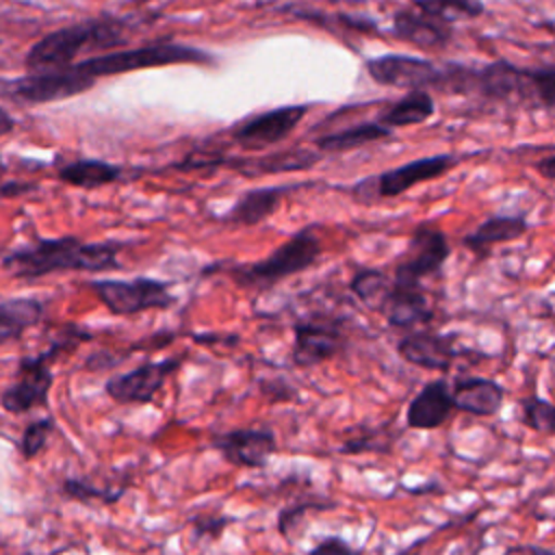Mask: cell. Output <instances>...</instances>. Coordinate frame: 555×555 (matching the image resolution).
Returning <instances> with one entry per match:
<instances>
[{"instance_id":"1","label":"cell","mask_w":555,"mask_h":555,"mask_svg":"<svg viewBox=\"0 0 555 555\" xmlns=\"http://www.w3.org/2000/svg\"><path fill=\"white\" fill-rule=\"evenodd\" d=\"M121 245L113 241L87 243L78 236L35 238V243L17 247L2 258V267L17 280H39L61 271L102 273L119 269Z\"/></svg>"},{"instance_id":"2","label":"cell","mask_w":555,"mask_h":555,"mask_svg":"<svg viewBox=\"0 0 555 555\" xmlns=\"http://www.w3.org/2000/svg\"><path fill=\"white\" fill-rule=\"evenodd\" d=\"M126 43L124 22L115 17L87 20L56 28L37 39L24 59L28 72L63 69L76 63L80 52H104Z\"/></svg>"},{"instance_id":"3","label":"cell","mask_w":555,"mask_h":555,"mask_svg":"<svg viewBox=\"0 0 555 555\" xmlns=\"http://www.w3.org/2000/svg\"><path fill=\"white\" fill-rule=\"evenodd\" d=\"M85 340H91V334L76 323H67L41 353L20 358L15 379L0 392V405L11 414H26L35 408L48 405L54 382L52 362Z\"/></svg>"},{"instance_id":"4","label":"cell","mask_w":555,"mask_h":555,"mask_svg":"<svg viewBox=\"0 0 555 555\" xmlns=\"http://www.w3.org/2000/svg\"><path fill=\"white\" fill-rule=\"evenodd\" d=\"M319 258H321V241L314 228L308 225L295 232L280 247H275L267 258L249 264H234L228 269V273L236 286L262 293L295 273L310 269Z\"/></svg>"},{"instance_id":"5","label":"cell","mask_w":555,"mask_h":555,"mask_svg":"<svg viewBox=\"0 0 555 555\" xmlns=\"http://www.w3.org/2000/svg\"><path fill=\"white\" fill-rule=\"evenodd\" d=\"M212 61L215 59L199 48L173 43V41H165V43L160 41V43H150V46H141V48H132V50H115V52L87 56L72 65L78 72L98 80L102 76H117V74H128V72L147 69V67L180 65V63L208 65Z\"/></svg>"},{"instance_id":"6","label":"cell","mask_w":555,"mask_h":555,"mask_svg":"<svg viewBox=\"0 0 555 555\" xmlns=\"http://www.w3.org/2000/svg\"><path fill=\"white\" fill-rule=\"evenodd\" d=\"M87 286L115 317H132L145 310H167L176 304V297L169 288L171 282L145 275L132 280L102 278L91 280Z\"/></svg>"},{"instance_id":"7","label":"cell","mask_w":555,"mask_h":555,"mask_svg":"<svg viewBox=\"0 0 555 555\" xmlns=\"http://www.w3.org/2000/svg\"><path fill=\"white\" fill-rule=\"evenodd\" d=\"M95 78L78 72L74 65L63 69L28 72L17 78L0 80V95L17 104H50L69 100L93 89Z\"/></svg>"},{"instance_id":"8","label":"cell","mask_w":555,"mask_h":555,"mask_svg":"<svg viewBox=\"0 0 555 555\" xmlns=\"http://www.w3.org/2000/svg\"><path fill=\"white\" fill-rule=\"evenodd\" d=\"M449 256L451 245L447 234L431 223H423L412 232L403 256L395 264L392 282L399 286H421L425 278L444 267Z\"/></svg>"},{"instance_id":"9","label":"cell","mask_w":555,"mask_h":555,"mask_svg":"<svg viewBox=\"0 0 555 555\" xmlns=\"http://www.w3.org/2000/svg\"><path fill=\"white\" fill-rule=\"evenodd\" d=\"M182 356L139 364L126 373H115L104 382V392L119 405H147L165 386L167 377L182 366Z\"/></svg>"},{"instance_id":"10","label":"cell","mask_w":555,"mask_h":555,"mask_svg":"<svg viewBox=\"0 0 555 555\" xmlns=\"http://www.w3.org/2000/svg\"><path fill=\"white\" fill-rule=\"evenodd\" d=\"M369 76L382 87L395 89H444V67L434 65L421 56L382 54L366 61Z\"/></svg>"},{"instance_id":"11","label":"cell","mask_w":555,"mask_h":555,"mask_svg":"<svg viewBox=\"0 0 555 555\" xmlns=\"http://www.w3.org/2000/svg\"><path fill=\"white\" fill-rule=\"evenodd\" d=\"M293 351L291 360L299 369H310L336 358L345 345V332L340 319L312 317L293 323Z\"/></svg>"},{"instance_id":"12","label":"cell","mask_w":555,"mask_h":555,"mask_svg":"<svg viewBox=\"0 0 555 555\" xmlns=\"http://www.w3.org/2000/svg\"><path fill=\"white\" fill-rule=\"evenodd\" d=\"M212 449L230 464L241 468H264L278 451L271 427H238L210 438Z\"/></svg>"},{"instance_id":"13","label":"cell","mask_w":555,"mask_h":555,"mask_svg":"<svg viewBox=\"0 0 555 555\" xmlns=\"http://www.w3.org/2000/svg\"><path fill=\"white\" fill-rule=\"evenodd\" d=\"M308 111H310L308 104H288V106L264 111L238 124L232 130V139L236 143L254 145V147L278 143L299 126V121L308 115Z\"/></svg>"},{"instance_id":"14","label":"cell","mask_w":555,"mask_h":555,"mask_svg":"<svg viewBox=\"0 0 555 555\" xmlns=\"http://www.w3.org/2000/svg\"><path fill=\"white\" fill-rule=\"evenodd\" d=\"M399 356L425 371H449L453 360L466 353L453 334H436V332H412L399 338L397 343Z\"/></svg>"},{"instance_id":"15","label":"cell","mask_w":555,"mask_h":555,"mask_svg":"<svg viewBox=\"0 0 555 555\" xmlns=\"http://www.w3.org/2000/svg\"><path fill=\"white\" fill-rule=\"evenodd\" d=\"M453 165H455V158L451 154L425 156V158L399 165L395 169H388V171L366 180V184H373V193L377 197H397L421 182L444 176Z\"/></svg>"},{"instance_id":"16","label":"cell","mask_w":555,"mask_h":555,"mask_svg":"<svg viewBox=\"0 0 555 555\" xmlns=\"http://www.w3.org/2000/svg\"><path fill=\"white\" fill-rule=\"evenodd\" d=\"M453 412L451 386L447 379H429L412 397L405 410V423L412 429H436L449 421Z\"/></svg>"},{"instance_id":"17","label":"cell","mask_w":555,"mask_h":555,"mask_svg":"<svg viewBox=\"0 0 555 555\" xmlns=\"http://www.w3.org/2000/svg\"><path fill=\"white\" fill-rule=\"evenodd\" d=\"M451 399L455 410L468 412L473 416H494L503 405L505 390L499 382L490 377L468 375L460 377L451 386Z\"/></svg>"},{"instance_id":"18","label":"cell","mask_w":555,"mask_h":555,"mask_svg":"<svg viewBox=\"0 0 555 555\" xmlns=\"http://www.w3.org/2000/svg\"><path fill=\"white\" fill-rule=\"evenodd\" d=\"M473 91L488 100H507L514 93H531L529 67H518L507 61H494L481 69H475Z\"/></svg>"},{"instance_id":"19","label":"cell","mask_w":555,"mask_h":555,"mask_svg":"<svg viewBox=\"0 0 555 555\" xmlns=\"http://www.w3.org/2000/svg\"><path fill=\"white\" fill-rule=\"evenodd\" d=\"M392 33L395 37L423 50L444 48L453 37V30L449 24L429 17L418 9L399 11L392 17Z\"/></svg>"},{"instance_id":"20","label":"cell","mask_w":555,"mask_h":555,"mask_svg":"<svg viewBox=\"0 0 555 555\" xmlns=\"http://www.w3.org/2000/svg\"><path fill=\"white\" fill-rule=\"evenodd\" d=\"M379 314H384L392 327L412 330L421 323H429L434 319V308L421 286H399L392 282L390 297Z\"/></svg>"},{"instance_id":"21","label":"cell","mask_w":555,"mask_h":555,"mask_svg":"<svg viewBox=\"0 0 555 555\" xmlns=\"http://www.w3.org/2000/svg\"><path fill=\"white\" fill-rule=\"evenodd\" d=\"M529 230V221L525 215H492L481 221L473 232H468L462 243L477 258L490 254V249L499 243H509L520 238Z\"/></svg>"},{"instance_id":"22","label":"cell","mask_w":555,"mask_h":555,"mask_svg":"<svg viewBox=\"0 0 555 555\" xmlns=\"http://www.w3.org/2000/svg\"><path fill=\"white\" fill-rule=\"evenodd\" d=\"M291 189H293V184L249 189L230 206V210L225 215H221V221L234 223V225H256L278 210L282 197Z\"/></svg>"},{"instance_id":"23","label":"cell","mask_w":555,"mask_h":555,"mask_svg":"<svg viewBox=\"0 0 555 555\" xmlns=\"http://www.w3.org/2000/svg\"><path fill=\"white\" fill-rule=\"evenodd\" d=\"M321 156L308 150H282L275 154H267L260 158H236L225 160L228 167L241 171L243 176H264V173H282V171H301L310 169Z\"/></svg>"},{"instance_id":"24","label":"cell","mask_w":555,"mask_h":555,"mask_svg":"<svg viewBox=\"0 0 555 555\" xmlns=\"http://www.w3.org/2000/svg\"><path fill=\"white\" fill-rule=\"evenodd\" d=\"M56 176L61 182L69 186L91 191V189H100L117 182L121 178V167L100 158H78L59 167Z\"/></svg>"},{"instance_id":"25","label":"cell","mask_w":555,"mask_h":555,"mask_svg":"<svg viewBox=\"0 0 555 555\" xmlns=\"http://www.w3.org/2000/svg\"><path fill=\"white\" fill-rule=\"evenodd\" d=\"M434 98L425 89H412L408 91L401 100L390 104L377 119V124L386 128H405V126H416L427 121L434 115Z\"/></svg>"},{"instance_id":"26","label":"cell","mask_w":555,"mask_h":555,"mask_svg":"<svg viewBox=\"0 0 555 555\" xmlns=\"http://www.w3.org/2000/svg\"><path fill=\"white\" fill-rule=\"evenodd\" d=\"M392 137V130L377 124V121H364V124H358V126H351V128H343V130H336V132H327L323 137H319L314 141V145L321 150V152H345V150H353V147H360V145H366V143H373V141H379V139H390Z\"/></svg>"},{"instance_id":"27","label":"cell","mask_w":555,"mask_h":555,"mask_svg":"<svg viewBox=\"0 0 555 555\" xmlns=\"http://www.w3.org/2000/svg\"><path fill=\"white\" fill-rule=\"evenodd\" d=\"M349 291L373 312H382L384 304L392 291V278H388L382 269H360L349 282Z\"/></svg>"},{"instance_id":"28","label":"cell","mask_w":555,"mask_h":555,"mask_svg":"<svg viewBox=\"0 0 555 555\" xmlns=\"http://www.w3.org/2000/svg\"><path fill=\"white\" fill-rule=\"evenodd\" d=\"M414 9L449 26L460 20L479 17L486 11L479 0H414Z\"/></svg>"},{"instance_id":"29","label":"cell","mask_w":555,"mask_h":555,"mask_svg":"<svg viewBox=\"0 0 555 555\" xmlns=\"http://www.w3.org/2000/svg\"><path fill=\"white\" fill-rule=\"evenodd\" d=\"M46 314V304L35 297H13L0 301V323L13 325L22 332L35 327Z\"/></svg>"},{"instance_id":"30","label":"cell","mask_w":555,"mask_h":555,"mask_svg":"<svg viewBox=\"0 0 555 555\" xmlns=\"http://www.w3.org/2000/svg\"><path fill=\"white\" fill-rule=\"evenodd\" d=\"M63 494L69 496V499H76V501H82V503H91V501H98V503H117L126 488H100V486H93L91 481L87 479H78V477H67L61 486Z\"/></svg>"},{"instance_id":"31","label":"cell","mask_w":555,"mask_h":555,"mask_svg":"<svg viewBox=\"0 0 555 555\" xmlns=\"http://www.w3.org/2000/svg\"><path fill=\"white\" fill-rule=\"evenodd\" d=\"M520 423L533 431L551 434L555 429V408L540 395H529L520 399Z\"/></svg>"},{"instance_id":"32","label":"cell","mask_w":555,"mask_h":555,"mask_svg":"<svg viewBox=\"0 0 555 555\" xmlns=\"http://www.w3.org/2000/svg\"><path fill=\"white\" fill-rule=\"evenodd\" d=\"M52 431H54V418L52 416H43V418L30 421L22 429V436H20V442H17L22 457L24 460H35L43 451V447H46L48 438L52 436Z\"/></svg>"},{"instance_id":"33","label":"cell","mask_w":555,"mask_h":555,"mask_svg":"<svg viewBox=\"0 0 555 555\" xmlns=\"http://www.w3.org/2000/svg\"><path fill=\"white\" fill-rule=\"evenodd\" d=\"M529 82L531 95H535L544 108H551L555 102V67L546 65L529 69Z\"/></svg>"},{"instance_id":"34","label":"cell","mask_w":555,"mask_h":555,"mask_svg":"<svg viewBox=\"0 0 555 555\" xmlns=\"http://www.w3.org/2000/svg\"><path fill=\"white\" fill-rule=\"evenodd\" d=\"M327 507H332V503L304 501V503L288 505V507H284V509L278 514V531H280L286 540H291V531H295V529L301 525V520H304V516H306L308 512L327 509Z\"/></svg>"},{"instance_id":"35","label":"cell","mask_w":555,"mask_h":555,"mask_svg":"<svg viewBox=\"0 0 555 555\" xmlns=\"http://www.w3.org/2000/svg\"><path fill=\"white\" fill-rule=\"evenodd\" d=\"M306 555H364V551L351 546L343 535H325Z\"/></svg>"},{"instance_id":"36","label":"cell","mask_w":555,"mask_h":555,"mask_svg":"<svg viewBox=\"0 0 555 555\" xmlns=\"http://www.w3.org/2000/svg\"><path fill=\"white\" fill-rule=\"evenodd\" d=\"M230 522H234V518H225V516L212 518V516H208V518H197V520L193 522V527H195V533H197V535L217 538V535H221V531H223Z\"/></svg>"},{"instance_id":"37","label":"cell","mask_w":555,"mask_h":555,"mask_svg":"<svg viewBox=\"0 0 555 555\" xmlns=\"http://www.w3.org/2000/svg\"><path fill=\"white\" fill-rule=\"evenodd\" d=\"M124 360V356H115L113 358V353L111 351H95V353H91L89 358H87V362H85V369H89V371H108V369H113L115 364H119Z\"/></svg>"},{"instance_id":"38","label":"cell","mask_w":555,"mask_h":555,"mask_svg":"<svg viewBox=\"0 0 555 555\" xmlns=\"http://www.w3.org/2000/svg\"><path fill=\"white\" fill-rule=\"evenodd\" d=\"M35 189H37V184H33V182L9 180V182H0V197H17V195H26Z\"/></svg>"},{"instance_id":"39","label":"cell","mask_w":555,"mask_h":555,"mask_svg":"<svg viewBox=\"0 0 555 555\" xmlns=\"http://www.w3.org/2000/svg\"><path fill=\"white\" fill-rule=\"evenodd\" d=\"M503 555H555L551 548H544L540 544H522V546H512Z\"/></svg>"},{"instance_id":"40","label":"cell","mask_w":555,"mask_h":555,"mask_svg":"<svg viewBox=\"0 0 555 555\" xmlns=\"http://www.w3.org/2000/svg\"><path fill=\"white\" fill-rule=\"evenodd\" d=\"M538 171L546 180H553V176H555V156H544L542 160H538Z\"/></svg>"},{"instance_id":"41","label":"cell","mask_w":555,"mask_h":555,"mask_svg":"<svg viewBox=\"0 0 555 555\" xmlns=\"http://www.w3.org/2000/svg\"><path fill=\"white\" fill-rule=\"evenodd\" d=\"M13 130H15V119L11 117L9 111H4V108L0 106V137H7V134L13 132Z\"/></svg>"},{"instance_id":"42","label":"cell","mask_w":555,"mask_h":555,"mask_svg":"<svg viewBox=\"0 0 555 555\" xmlns=\"http://www.w3.org/2000/svg\"><path fill=\"white\" fill-rule=\"evenodd\" d=\"M427 542V538H421L418 542H414V544H410L405 551H401V553H397V555H418L421 553V546Z\"/></svg>"},{"instance_id":"43","label":"cell","mask_w":555,"mask_h":555,"mask_svg":"<svg viewBox=\"0 0 555 555\" xmlns=\"http://www.w3.org/2000/svg\"><path fill=\"white\" fill-rule=\"evenodd\" d=\"M22 555H33V553H22Z\"/></svg>"}]
</instances>
